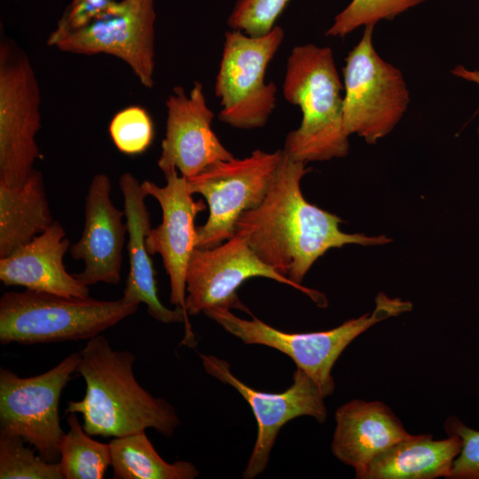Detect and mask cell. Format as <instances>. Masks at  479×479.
I'll return each instance as SVG.
<instances>
[{"label":"cell","instance_id":"cell-11","mask_svg":"<svg viewBox=\"0 0 479 479\" xmlns=\"http://www.w3.org/2000/svg\"><path fill=\"white\" fill-rule=\"evenodd\" d=\"M254 277L271 279L292 287L307 294L318 306L327 304L320 292L293 282L263 262L246 239L235 232L217 247L193 251L185 276L188 315H198L217 307L247 310L236 291Z\"/></svg>","mask_w":479,"mask_h":479},{"label":"cell","instance_id":"cell-28","mask_svg":"<svg viewBox=\"0 0 479 479\" xmlns=\"http://www.w3.org/2000/svg\"><path fill=\"white\" fill-rule=\"evenodd\" d=\"M447 435L460 438L461 450L454 459L450 479H479V430L467 426L456 416H450L444 424Z\"/></svg>","mask_w":479,"mask_h":479},{"label":"cell","instance_id":"cell-22","mask_svg":"<svg viewBox=\"0 0 479 479\" xmlns=\"http://www.w3.org/2000/svg\"><path fill=\"white\" fill-rule=\"evenodd\" d=\"M109 445L114 479H193L199 475L189 461L164 460L145 431L114 437Z\"/></svg>","mask_w":479,"mask_h":479},{"label":"cell","instance_id":"cell-6","mask_svg":"<svg viewBox=\"0 0 479 479\" xmlns=\"http://www.w3.org/2000/svg\"><path fill=\"white\" fill-rule=\"evenodd\" d=\"M284 35L279 26L261 36L233 29L225 32L215 83L221 122L243 130L267 123L276 107L278 88L272 82H265L264 75Z\"/></svg>","mask_w":479,"mask_h":479},{"label":"cell","instance_id":"cell-5","mask_svg":"<svg viewBox=\"0 0 479 479\" xmlns=\"http://www.w3.org/2000/svg\"><path fill=\"white\" fill-rule=\"evenodd\" d=\"M412 304L381 292L375 297L372 313L351 318L329 330L310 333H287L254 317L243 319L230 309L217 307L204 313L225 331L246 344H259L288 356L319 388L326 397L334 390L332 369L348 345L372 326L388 318L412 310Z\"/></svg>","mask_w":479,"mask_h":479},{"label":"cell","instance_id":"cell-26","mask_svg":"<svg viewBox=\"0 0 479 479\" xmlns=\"http://www.w3.org/2000/svg\"><path fill=\"white\" fill-rule=\"evenodd\" d=\"M109 134L122 153H143L152 144L154 136L153 123L147 111L138 106L122 109L109 123Z\"/></svg>","mask_w":479,"mask_h":479},{"label":"cell","instance_id":"cell-24","mask_svg":"<svg viewBox=\"0 0 479 479\" xmlns=\"http://www.w3.org/2000/svg\"><path fill=\"white\" fill-rule=\"evenodd\" d=\"M16 434L0 430V479H63L59 462H49Z\"/></svg>","mask_w":479,"mask_h":479},{"label":"cell","instance_id":"cell-19","mask_svg":"<svg viewBox=\"0 0 479 479\" xmlns=\"http://www.w3.org/2000/svg\"><path fill=\"white\" fill-rule=\"evenodd\" d=\"M119 185L123 196V210L128 228V255L130 270L122 298L130 302L144 303L149 315L162 323L182 322L185 317L181 309L170 310L158 296L155 270L148 253L145 238L150 231V215L145 203L148 196L142 183L130 172L121 175Z\"/></svg>","mask_w":479,"mask_h":479},{"label":"cell","instance_id":"cell-14","mask_svg":"<svg viewBox=\"0 0 479 479\" xmlns=\"http://www.w3.org/2000/svg\"><path fill=\"white\" fill-rule=\"evenodd\" d=\"M204 370L224 384L233 387L251 407L257 423V436L242 474L253 479L267 467L280 428L300 416H311L323 423L327 417L326 397L318 385L300 368L293 374L292 385L281 393L258 391L238 379L227 361L213 355L200 354Z\"/></svg>","mask_w":479,"mask_h":479},{"label":"cell","instance_id":"cell-25","mask_svg":"<svg viewBox=\"0 0 479 479\" xmlns=\"http://www.w3.org/2000/svg\"><path fill=\"white\" fill-rule=\"evenodd\" d=\"M426 0H351L334 19L326 35L343 37L361 26L393 20Z\"/></svg>","mask_w":479,"mask_h":479},{"label":"cell","instance_id":"cell-10","mask_svg":"<svg viewBox=\"0 0 479 479\" xmlns=\"http://www.w3.org/2000/svg\"><path fill=\"white\" fill-rule=\"evenodd\" d=\"M80 357V352L72 353L49 371L31 377L0 369V430L21 436L49 462L59 459V445L65 433L59 400Z\"/></svg>","mask_w":479,"mask_h":479},{"label":"cell","instance_id":"cell-15","mask_svg":"<svg viewBox=\"0 0 479 479\" xmlns=\"http://www.w3.org/2000/svg\"><path fill=\"white\" fill-rule=\"evenodd\" d=\"M165 105L166 131L157 161L163 174L177 169L190 178L218 161L234 158L212 130L215 115L199 81L189 94L183 87H175Z\"/></svg>","mask_w":479,"mask_h":479},{"label":"cell","instance_id":"cell-21","mask_svg":"<svg viewBox=\"0 0 479 479\" xmlns=\"http://www.w3.org/2000/svg\"><path fill=\"white\" fill-rule=\"evenodd\" d=\"M54 221L38 169L20 186L0 184V258L31 241Z\"/></svg>","mask_w":479,"mask_h":479},{"label":"cell","instance_id":"cell-16","mask_svg":"<svg viewBox=\"0 0 479 479\" xmlns=\"http://www.w3.org/2000/svg\"><path fill=\"white\" fill-rule=\"evenodd\" d=\"M109 177L98 173L92 177L85 197V223L79 240L69 248L71 256L84 263L75 274L90 287L97 283L117 285L121 281L122 249L128 228L124 210L111 198Z\"/></svg>","mask_w":479,"mask_h":479},{"label":"cell","instance_id":"cell-27","mask_svg":"<svg viewBox=\"0 0 479 479\" xmlns=\"http://www.w3.org/2000/svg\"><path fill=\"white\" fill-rule=\"evenodd\" d=\"M289 0H237L228 26L250 36L268 34Z\"/></svg>","mask_w":479,"mask_h":479},{"label":"cell","instance_id":"cell-2","mask_svg":"<svg viewBox=\"0 0 479 479\" xmlns=\"http://www.w3.org/2000/svg\"><path fill=\"white\" fill-rule=\"evenodd\" d=\"M78 373L86 384L80 401H69L66 412L80 413L90 436L120 437L153 428L169 437L180 425L175 408L153 397L136 380V355L114 349L103 335L87 340L80 351Z\"/></svg>","mask_w":479,"mask_h":479},{"label":"cell","instance_id":"cell-8","mask_svg":"<svg viewBox=\"0 0 479 479\" xmlns=\"http://www.w3.org/2000/svg\"><path fill=\"white\" fill-rule=\"evenodd\" d=\"M41 93L26 52L12 40L0 43V184L22 185L41 157Z\"/></svg>","mask_w":479,"mask_h":479},{"label":"cell","instance_id":"cell-4","mask_svg":"<svg viewBox=\"0 0 479 479\" xmlns=\"http://www.w3.org/2000/svg\"><path fill=\"white\" fill-rule=\"evenodd\" d=\"M139 304L67 297L26 289L0 298V342L36 344L90 340L136 313Z\"/></svg>","mask_w":479,"mask_h":479},{"label":"cell","instance_id":"cell-29","mask_svg":"<svg viewBox=\"0 0 479 479\" xmlns=\"http://www.w3.org/2000/svg\"><path fill=\"white\" fill-rule=\"evenodd\" d=\"M119 0H73L59 18L46 43H52L63 35L81 28L101 16L114 3Z\"/></svg>","mask_w":479,"mask_h":479},{"label":"cell","instance_id":"cell-23","mask_svg":"<svg viewBox=\"0 0 479 479\" xmlns=\"http://www.w3.org/2000/svg\"><path fill=\"white\" fill-rule=\"evenodd\" d=\"M69 426L59 445V465L63 479H101L111 466L109 444L92 439L78 420L77 413L67 418Z\"/></svg>","mask_w":479,"mask_h":479},{"label":"cell","instance_id":"cell-17","mask_svg":"<svg viewBox=\"0 0 479 479\" xmlns=\"http://www.w3.org/2000/svg\"><path fill=\"white\" fill-rule=\"evenodd\" d=\"M70 240L59 221L28 243L0 258V280L5 286L55 294L67 297H90V288L63 263Z\"/></svg>","mask_w":479,"mask_h":479},{"label":"cell","instance_id":"cell-18","mask_svg":"<svg viewBox=\"0 0 479 479\" xmlns=\"http://www.w3.org/2000/svg\"><path fill=\"white\" fill-rule=\"evenodd\" d=\"M331 450L358 478L369 463L410 434L392 410L380 401L351 400L335 412Z\"/></svg>","mask_w":479,"mask_h":479},{"label":"cell","instance_id":"cell-20","mask_svg":"<svg viewBox=\"0 0 479 479\" xmlns=\"http://www.w3.org/2000/svg\"><path fill=\"white\" fill-rule=\"evenodd\" d=\"M460 450L455 435L442 440L431 434L410 435L374 458L358 479L449 478Z\"/></svg>","mask_w":479,"mask_h":479},{"label":"cell","instance_id":"cell-30","mask_svg":"<svg viewBox=\"0 0 479 479\" xmlns=\"http://www.w3.org/2000/svg\"><path fill=\"white\" fill-rule=\"evenodd\" d=\"M452 74L456 77L479 85V70L477 69L472 70L465 67L462 65H458L452 68ZM477 133L479 137V128L477 130Z\"/></svg>","mask_w":479,"mask_h":479},{"label":"cell","instance_id":"cell-9","mask_svg":"<svg viewBox=\"0 0 479 479\" xmlns=\"http://www.w3.org/2000/svg\"><path fill=\"white\" fill-rule=\"evenodd\" d=\"M283 155V149H257L247 157L218 161L186 178L189 191L201 194L209 208L207 222L196 228V248L217 247L235 234L240 216L263 200Z\"/></svg>","mask_w":479,"mask_h":479},{"label":"cell","instance_id":"cell-3","mask_svg":"<svg viewBox=\"0 0 479 479\" xmlns=\"http://www.w3.org/2000/svg\"><path fill=\"white\" fill-rule=\"evenodd\" d=\"M343 85L332 50L313 43L293 48L283 84L285 99L300 107V126L286 137L284 153L292 160L329 161L349 153L343 122Z\"/></svg>","mask_w":479,"mask_h":479},{"label":"cell","instance_id":"cell-1","mask_svg":"<svg viewBox=\"0 0 479 479\" xmlns=\"http://www.w3.org/2000/svg\"><path fill=\"white\" fill-rule=\"evenodd\" d=\"M305 165L284 153L263 200L240 216L235 231L263 262L298 285L330 248L391 240L384 235L345 233L339 216L307 201L301 190V180L309 172Z\"/></svg>","mask_w":479,"mask_h":479},{"label":"cell","instance_id":"cell-7","mask_svg":"<svg viewBox=\"0 0 479 479\" xmlns=\"http://www.w3.org/2000/svg\"><path fill=\"white\" fill-rule=\"evenodd\" d=\"M373 27H365L343 67L345 130L371 145L391 132L410 102L403 74L381 58L373 45Z\"/></svg>","mask_w":479,"mask_h":479},{"label":"cell","instance_id":"cell-12","mask_svg":"<svg viewBox=\"0 0 479 479\" xmlns=\"http://www.w3.org/2000/svg\"><path fill=\"white\" fill-rule=\"evenodd\" d=\"M155 0H119L86 26L51 47L79 55L107 54L125 62L140 83L154 85Z\"/></svg>","mask_w":479,"mask_h":479},{"label":"cell","instance_id":"cell-13","mask_svg":"<svg viewBox=\"0 0 479 479\" xmlns=\"http://www.w3.org/2000/svg\"><path fill=\"white\" fill-rule=\"evenodd\" d=\"M166 185L159 186L145 180L142 186L148 196L153 197L162 210V221L151 228L145 245L151 255L159 254L170 282V302L182 310L185 317V337L182 345L193 348L196 340L186 310V270L196 248L197 215L206 209L202 200L195 201L189 191L187 179L178 176L175 169L164 174Z\"/></svg>","mask_w":479,"mask_h":479}]
</instances>
